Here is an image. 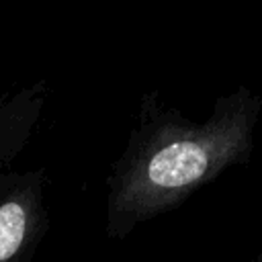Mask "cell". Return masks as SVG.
<instances>
[{
    "label": "cell",
    "instance_id": "obj_1",
    "mask_svg": "<svg viewBox=\"0 0 262 262\" xmlns=\"http://www.w3.org/2000/svg\"><path fill=\"white\" fill-rule=\"evenodd\" d=\"M260 113L262 94L246 84L217 96L201 121L166 104L158 90L143 92L127 145L106 176V237H127L225 170L248 166Z\"/></svg>",
    "mask_w": 262,
    "mask_h": 262
},
{
    "label": "cell",
    "instance_id": "obj_2",
    "mask_svg": "<svg viewBox=\"0 0 262 262\" xmlns=\"http://www.w3.org/2000/svg\"><path fill=\"white\" fill-rule=\"evenodd\" d=\"M47 188V170L33 168L0 194V262H33L49 231Z\"/></svg>",
    "mask_w": 262,
    "mask_h": 262
},
{
    "label": "cell",
    "instance_id": "obj_3",
    "mask_svg": "<svg viewBox=\"0 0 262 262\" xmlns=\"http://www.w3.org/2000/svg\"><path fill=\"white\" fill-rule=\"evenodd\" d=\"M47 80H35L12 92H0V194L8 190L16 172V158L27 149L47 102Z\"/></svg>",
    "mask_w": 262,
    "mask_h": 262
},
{
    "label": "cell",
    "instance_id": "obj_4",
    "mask_svg": "<svg viewBox=\"0 0 262 262\" xmlns=\"http://www.w3.org/2000/svg\"><path fill=\"white\" fill-rule=\"evenodd\" d=\"M252 262H262V250H260V254H258V256H256Z\"/></svg>",
    "mask_w": 262,
    "mask_h": 262
}]
</instances>
